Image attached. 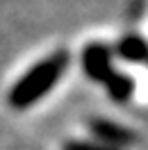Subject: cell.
Returning a JSON list of instances; mask_svg holds the SVG:
<instances>
[{
	"mask_svg": "<svg viewBox=\"0 0 148 150\" xmlns=\"http://www.w3.org/2000/svg\"><path fill=\"white\" fill-rule=\"evenodd\" d=\"M66 62H68L66 52H55L48 59H41L14 84V89L9 91V105L16 109L32 107L41 96H46L57 84L59 75L66 71Z\"/></svg>",
	"mask_w": 148,
	"mask_h": 150,
	"instance_id": "1",
	"label": "cell"
},
{
	"mask_svg": "<svg viewBox=\"0 0 148 150\" xmlns=\"http://www.w3.org/2000/svg\"><path fill=\"white\" fill-rule=\"evenodd\" d=\"M68 150H105V148H96V146H89V143H71Z\"/></svg>",
	"mask_w": 148,
	"mask_h": 150,
	"instance_id": "2",
	"label": "cell"
}]
</instances>
